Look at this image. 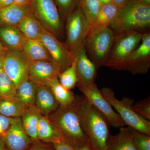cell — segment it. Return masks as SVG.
I'll use <instances>...</instances> for the list:
<instances>
[{"label": "cell", "mask_w": 150, "mask_h": 150, "mask_svg": "<svg viewBox=\"0 0 150 150\" xmlns=\"http://www.w3.org/2000/svg\"><path fill=\"white\" fill-rule=\"evenodd\" d=\"M82 97H77L75 102L69 105H59L48 116L63 140L76 149L88 142L82 129L78 111Z\"/></svg>", "instance_id": "obj_1"}, {"label": "cell", "mask_w": 150, "mask_h": 150, "mask_svg": "<svg viewBox=\"0 0 150 150\" xmlns=\"http://www.w3.org/2000/svg\"><path fill=\"white\" fill-rule=\"evenodd\" d=\"M82 129L92 150H107L109 123L104 116L82 96L79 105Z\"/></svg>", "instance_id": "obj_2"}, {"label": "cell", "mask_w": 150, "mask_h": 150, "mask_svg": "<svg viewBox=\"0 0 150 150\" xmlns=\"http://www.w3.org/2000/svg\"><path fill=\"white\" fill-rule=\"evenodd\" d=\"M110 27L114 31L132 30L144 33L149 32L150 5L130 0L119 9Z\"/></svg>", "instance_id": "obj_3"}, {"label": "cell", "mask_w": 150, "mask_h": 150, "mask_svg": "<svg viewBox=\"0 0 150 150\" xmlns=\"http://www.w3.org/2000/svg\"><path fill=\"white\" fill-rule=\"evenodd\" d=\"M100 91L125 125L150 136V121L142 118L134 111L132 108L134 100L124 97L119 100L115 97L114 91L110 88L103 87Z\"/></svg>", "instance_id": "obj_4"}, {"label": "cell", "mask_w": 150, "mask_h": 150, "mask_svg": "<svg viewBox=\"0 0 150 150\" xmlns=\"http://www.w3.org/2000/svg\"><path fill=\"white\" fill-rule=\"evenodd\" d=\"M143 34L132 30L115 31L112 49L105 66L119 71L123 62L139 45Z\"/></svg>", "instance_id": "obj_5"}, {"label": "cell", "mask_w": 150, "mask_h": 150, "mask_svg": "<svg viewBox=\"0 0 150 150\" xmlns=\"http://www.w3.org/2000/svg\"><path fill=\"white\" fill-rule=\"evenodd\" d=\"M115 31L109 26L88 36L85 47L89 59L97 69L105 66L111 52Z\"/></svg>", "instance_id": "obj_6"}, {"label": "cell", "mask_w": 150, "mask_h": 150, "mask_svg": "<svg viewBox=\"0 0 150 150\" xmlns=\"http://www.w3.org/2000/svg\"><path fill=\"white\" fill-rule=\"evenodd\" d=\"M30 10L45 29L61 38L64 35V21L53 0H30Z\"/></svg>", "instance_id": "obj_7"}, {"label": "cell", "mask_w": 150, "mask_h": 150, "mask_svg": "<svg viewBox=\"0 0 150 150\" xmlns=\"http://www.w3.org/2000/svg\"><path fill=\"white\" fill-rule=\"evenodd\" d=\"M66 45L73 54L77 49L86 43L91 25L79 6L66 19Z\"/></svg>", "instance_id": "obj_8"}, {"label": "cell", "mask_w": 150, "mask_h": 150, "mask_svg": "<svg viewBox=\"0 0 150 150\" xmlns=\"http://www.w3.org/2000/svg\"><path fill=\"white\" fill-rule=\"evenodd\" d=\"M150 68V33H145L138 47L123 62L119 71H128L133 74H145Z\"/></svg>", "instance_id": "obj_9"}, {"label": "cell", "mask_w": 150, "mask_h": 150, "mask_svg": "<svg viewBox=\"0 0 150 150\" xmlns=\"http://www.w3.org/2000/svg\"><path fill=\"white\" fill-rule=\"evenodd\" d=\"M30 62L21 51L8 49L4 55V71L16 88L28 79Z\"/></svg>", "instance_id": "obj_10"}, {"label": "cell", "mask_w": 150, "mask_h": 150, "mask_svg": "<svg viewBox=\"0 0 150 150\" xmlns=\"http://www.w3.org/2000/svg\"><path fill=\"white\" fill-rule=\"evenodd\" d=\"M79 89L90 104L104 116L109 125L116 128L126 126L117 112L103 96L96 84L90 87Z\"/></svg>", "instance_id": "obj_11"}, {"label": "cell", "mask_w": 150, "mask_h": 150, "mask_svg": "<svg viewBox=\"0 0 150 150\" xmlns=\"http://www.w3.org/2000/svg\"><path fill=\"white\" fill-rule=\"evenodd\" d=\"M73 55L77 76L76 85L78 88L90 87L95 83L97 69L88 56L85 43L77 49Z\"/></svg>", "instance_id": "obj_12"}, {"label": "cell", "mask_w": 150, "mask_h": 150, "mask_svg": "<svg viewBox=\"0 0 150 150\" xmlns=\"http://www.w3.org/2000/svg\"><path fill=\"white\" fill-rule=\"evenodd\" d=\"M40 40L46 46L53 62L59 65L62 71L72 64L74 61V56L66 44L62 43L56 36L45 28Z\"/></svg>", "instance_id": "obj_13"}, {"label": "cell", "mask_w": 150, "mask_h": 150, "mask_svg": "<svg viewBox=\"0 0 150 150\" xmlns=\"http://www.w3.org/2000/svg\"><path fill=\"white\" fill-rule=\"evenodd\" d=\"M62 71L59 65L52 62H30L28 79L36 85L48 86Z\"/></svg>", "instance_id": "obj_14"}, {"label": "cell", "mask_w": 150, "mask_h": 150, "mask_svg": "<svg viewBox=\"0 0 150 150\" xmlns=\"http://www.w3.org/2000/svg\"><path fill=\"white\" fill-rule=\"evenodd\" d=\"M2 137L9 150H26L33 144L23 127L20 117L12 118L9 128Z\"/></svg>", "instance_id": "obj_15"}, {"label": "cell", "mask_w": 150, "mask_h": 150, "mask_svg": "<svg viewBox=\"0 0 150 150\" xmlns=\"http://www.w3.org/2000/svg\"><path fill=\"white\" fill-rule=\"evenodd\" d=\"M31 12L30 4L14 3L0 8V25L17 26L25 17Z\"/></svg>", "instance_id": "obj_16"}, {"label": "cell", "mask_w": 150, "mask_h": 150, "mask_svg": "<svg viewBox=\"0 0 150 150\" xmlns=\"http://www.w3.org/2000/svg\"><path fill=\"white\" fill-rule=\"evenodd\" d=\"M34 105L41 115L46 116L50 115L60 105L49 87L38 85Z\"/></svg>", "instance_id": "obj_17"}, {"label": "cell", "mask_w": 150, "mask_h": 150, "mask_svg": "<svg viewBox=\"0 0 150 150\" xmlns=\"http://www.w3.org/2000/svg\"><path fill=\"white\" fill-rule=\"evenodd\" d=\"M119 9L112 3L101 4L96 17L91 25L88 36L109 27Z\"/></svg>", "instance_id": "obj_18"}, {"label": "cell", "mask_w": 150, "mask_h": 150, "mask_svg": "<svg viewBox=\"0 0 150 150\" xmlns=\"http://www.w3.org/2000/svg\"><path fill=\"white\" fill-rule=\"evenodd\" d=\"M41 114L35 105L25 108L20 117L22 124L25 133L33 143L40 141L37 136V128Z\"/></svg>", "instance_id": "obj_19"}, {"label": "cell", "mask_w": 150, "mask_h": 150, "mask_svg": "<svg viewBox=\"0 0 150 150\" xmlns=\"http://www.w3.org/2000/svg\"><path fill=\"white\" fill-rule=\"evenodd\" d=\"M21 51L29 62H53L48 50L40 40L25 39Z\"/></svg>", "instance_id": "obj_20"}, {"label": "cell", "mask_w": 150, "mask_h": 150, "mask_svg": "<svg viewBox=\"0 0 150 150\" xmlns=\"http://www.w3.org/2000/svg\"><path fill=\"white\" fill-rule=\"evenodd\" d=\"M0 38L8 49L21 51L26 38L14 25H0Z\"/></svg>", "instance_id": "obj_21"}, {"label": "cell", "mask_w": 150, "mask_h": 150, "mask_svg": "<svg viewBox=\"0 0 150 150\" xmlns=\"http://www.w3.org/2000/svg\"><path fill=\"white\" fill-rule=\"evenodd\" d=\"M107 150H137L133 142L130 127L119 128L115 135L109 134L107 142Z\"/></svg>", "instance_id": "obj_22"}, {"label": "cell", "mask_w": 150, "mask_h": 150, "mask_svg": "<svg viewBox=\"0 0 150 150\" xmlns=\"http://www.w3.org/2000/svg\"><path fill=\"white\" fill-rule=\"evenodd\" d=\"M19 31L26 39L40 40L44 28L31 12L17 25Z\"/></svg>", "instance_id": "obj_23"}, {"label": "cell", "mask_w": 150, "mask_h": 150, "mask_svg": "<svg viewBox=\"0 0 150 150\" xmlns=\"http://www.w3.org/2000/svg\"><path fill=\"white\" fill-rule=\"evenodd\" d=\"M37 136L40 142L54 144L62 139L56 127L48 116L41 115L37 128Z\"/></svg>", "instance_id": "obj_24"}, {"label": "cell", "mask_w": 150, "mask_h": 150, "mask_svg": "<svg viewBox=\"0 0 150 150\" xmlns=\"http://www.w3.org/2000/svg\"><path fill=\"white\" fill-rule=\"evenodd\" d=\"M37 85L29 79L22 83L16 88L15 98L25 107L34 105Z\"/></svg>", "instance_id": "obj_25"}, {"label": "cell", "mask_w": 150, "mask_h": 150, "mask_svg": "<svg viewBox=\"0 0 150 150\" xmlns=\"http://www.w3.org/2000/svg\"><path fill=\"white\" fill-rule=\"evenodd\" d=\"M50 88L59 105L67 106L75 102L77 97L71 91L65 88L61 84L58 77L54 78L49 83Z\"/></svg>", "instance_id": "obj_26"}, {"label": "cell", "mask_w": 150, "mask_h": 150, "mask_svg": "<svg viewBox=\"0 0 150 150\" xmlns=\"http://www.w3.org/2000/svg\"><path fill=\"white\" fill-rule=\"evenodd\" d=\"M25 108L15 97L0 98V114L9 118L20 117Z\"/></svg>", "instance_id": "obj_27"}, {"label": "cell", "mask_w": 150, "mask_h": 150, "mask_svg": "<svg viewBox=\"0 0 150 150\" xmlns=\"http://www.w3.org/2000/svg\"><path fill=\"white\" fill-rule=\"evenodd\" d=\"M58 78L61 84L67 89L71 91L75 87L77 83V76L74 62L59 74Z\"/></svg>", "instance_id": "obj_28"}, {"label": "cell", "mask_w": 150, "mask_h": 150, "mask_svg": "<svg viewBox=\"0 0 150 150\" xmlns=\"http://www.w3.org/2000/svg\"><path fill=\"white\" fill-rule=\"evenodd\" d=\"M16 88L3 69L0 71V98L15 96Z\"/></svg>", "instance_id": "obj_29"}, {"label": "cell", "mask_w": 150, "mask_h": 150, "mask_svg": "<svg viewBox=\"0 0 150 150\" xmlns=\"http://www.w3.org/2000/svg\"><path fill=\"white\" fill-rule=\"evenodd\" d=\"M63 21L80 6V0H53Z\"/></svg>", "instance_id": "obj_30"}, {"label": "cell", "mask_w": 150, "mask_h": 150, "mask_svg": "<svg viewBox=\"0 0 150 150\" xmlns=\"http://www.w3.org/2000/svg\"><path fill=\"white\" fill-rule=\"evenodd\" d=\"M100 5L99 0H80V6L90 25L96 17Z\"/></svg>", "instance_id": "obj_31"}, {"label": "cell", "mask_w": 150, "mask_h": 150, "mask_svg": "<svg viewBox=\"0 0 150 150\" xmlns=\"http://www.w3.org/2000/svg\"><path fill=\"white\" fill-rule=\"evenodd\" d=\"M132 139L137 150H150V136L130 127Z\"/></svg>", "instance_id": "obj_32"}, {"label": "cell", "mask_w": 150, "mask_h": 150, "mask_svg": "<svg viewBox=\"0 0 150 150\" xmlns=\"http://www.w3.org/2000/svg\"><path fill=\"white\" fill-rule=\"evenodd\" d=\"M132 108L134 111L141 117L150 121V97L134 103L132 105Z\"/></svg>", "instance_id": "obj_33"}, {"label": "cell", "mask_w": 150, "mask_h": 150, "mask_svg": "<svg viewBox=\"0 0 150 150\" xmlns=\"http://www.w3.org/2000/svg\"><path fill=\"white\" fill-rule=\"evenodd\" d=\"M12 118L0 114V137H3L5 134L11 126Z\"/></svg>", "instance_id": "obj_34"}, {"label": "cell", "mask_w": 150, "mask_h": 150, "mask_svg": "<svg viewBox=\"0 0 150 150\" xmlns=\"http://www.w3.org/2000/svg\"><path fill=\"white\" fill-rule=\"evenodd\" d=\"M26 150H55L53 144L40 142L33 143Z\"/></svg>", "instance_id": "obj_35"}, {"label": "cell", "mask_w": 150, "mask_h": 150, "mask_svg": "<svg viewBox=\"0 0 150 150\" xmlns=\"http://www.w3.org/2000/svg\"><path fill=\"white\" fill-rule=\"evenodd\" d=\"M53 146L55 150H76L63 140L53 144Z\"/></svg>", "instance_id": "obj_36"}, {"label": "cell", "mask_w": 150, "mask_h": 150, "mask_svg": "<svg viewBox=\"0 0 150 150\" xmlns=\"http://www.w3.org/2000/svg\"><path fill=\"white\" fill-rule=\"evenodd\" d=\"M130 1V0H112V3L120 8L126 5Z\"/></svg>", "instance_id": "obj_37"}, {"label": "cell", "mask_w": 150, "mask_h": 150, "mask_svg": "<svg viewBox=\"0 0 150 150\" xmlns=\"http://www.w3.org/2000/svg\"><path fill=\"white\" fill-rule=\"evenodd\" d=\"M15 3V0H0V8L6 7Z\"/></svg>", "instance_id": "obj_38"}, {"label": "cell", "mask_w": 150, "mask_h": 150, "mask_svg": "<svg viewBox=\"0 0 150 150\" xmlns=\"http://www.w3.org/2000/svg\"><path fill=\"white\" fill-rule=\"evenodd\" d=\"M0 150H9L4 142L2 137H0Z\"/></svg>", "instance_id": "obj_39"}, {"label": "cell", "mask_w": 150, "mask_h": 150, "mask_svg": "<svg viewBox=\"0 0 150 150\" xmlns=\"http://www.w3.org/2000/svg\"><path fill=\"white\" fill-rule=\"evenodd\" d=\"M8 49V48L5 46L0 41V54L4 55Z\"/></svg>", "instance_id": "obj_40"}, {"label": "cell", "mask_w": 150, "mask_h": 150, "mask_svg": "<svg viewBox=\"0 0 150 150\" xmlns=\"http://www.w3.org/2000/svg\"><path fill=\"white\" fill-rule=\"evenodd\" d=\"M76 150H92L88 142L83 146L77 149Z\"/></svg>", "instance_id": "obj_41"}, {"label": "cell", "mask_w": 150, "mask_h": 150, "mask_svg": "<svg viewBox=\"0 0 150 150\" xmlns=\"http://www.w3.org/2000/svg\"><path fill=\"white\" fill-rule=\"evenodd\" d=\"M30 0H15L16 3L18 4H30Z\"/></svg>", "instance_id": "obj_42"}, {"label": "cell", "mask_w": 150, "mask_h": 150, "mask_svg": "<svg viewBox=\"0 0 150 150\" xmlns=\"http://www.w3.org/2000/svg\"><path fill=\"white\" fill-rule=\"evenodd\" d=\"M4 55L0 54V71L2 70L3 69Z\"/></svg>", "instance_id": "obj_43"}, {"label": "cell", "mask_w": 150, "mask_h": 150, "mask_svg": "<svg viewBox=\"0 0 150 150\" xmlns=\"http://www.w3.org/2000/svg\"><path fill=\"white\" fill-rule=\"evenodd\" d=\"M99 1L100 4H104L112 3V0H99Z\"/></svg>", "instance_id": "obj_44"}, {"label": "cell", "mask_w": 150, "mask_h": 150, "mask_svg": "<svg viewBox=\"0 0 150 150\" xmlns=\"http://www.w3.org/2000/svg\"><path fill=\"white\" fill-rule=\"evenodd\" d=\"M140 2L144 3L150 5V0H136Z\"/></svg>", "instance_id": "obj_45"}]
</instances>
